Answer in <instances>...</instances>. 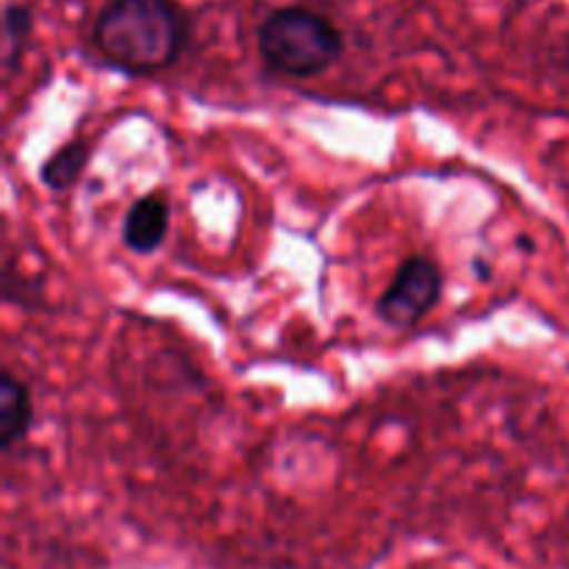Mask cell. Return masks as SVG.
<instances>
[{
	"mask_svg": "<svg viewBox=\"0 0 569 569\" xmlns=\"http://www.w3.org/2000/svg\"><path fill=\"white\" fill-rule=\"evenodd\" d=\"M92 42L111 67L150 76L176 64L187 42V17L172 0H109Z\"/></svg>",
	"mask_w": 569,
	"mask_h": 569,
	"instance_id": "cell-1",
	"label": "cell"
},
{
	"mask_svg": "<svg viewBox=\"0 0 569 569\" xmlns=\"http://www.w3.org/2000/svg\"><path fill=\"white\" fill-rule=\"evenodd\" d=\"M345 39L328 17L303 6H283L259 26V53L272 72L317 78L339 61Z\"/></svg>",
	"mask_w": 569,
	"mask_h": 569,
	"instance_id": "cell-2",
	"label": "cell"
},
{
	"mask_svg": "<svg viewBox=\"0 0 569 569\" xmlns=\"http://www.w3.org/2000/svg\"><path fill=\"white\" fill-rule=\"evenodd\" d=\"M442 298V270L428 256H409L378 298V317L389 328H411L433 311Z\"/></svg>",
	"mask_w": 569,
	"mask_h": 569,
	"instance_id": "cell-3",
	"label": "cell"
},
{
	"mask_svg": "<svg viewBox=\"0 0 569 569\" xmlns=\"http://www.w3.org/2000/svg\"><path fill=\"white\" fill-rule=\"evenodd\" d=\"M167 231H170V203L161 192H150L128 209L122 222V242L133 253L148 256L164 242Z\"/></svg>",
	"mask_w": 569,
	"mask_h": 569,
	"instance_id": "cell-4",
	"label": "cell"
},
{
	"mask_svg": "<svg viewBox=\"0 0 569 569\" xmlns=\"http://www.w3.org/2000/svg\"><path fill=\"white\" fill-rule=\"evenodd\" d=\"M31 422V389L14 372L3 370V376H0V448H3V453H11L17 445L26 442Z\"/></svg>",
	"mask_w": 569,
	"mask_h": 569,
	"instance_id": "cell-5",
	"label": "cell"
},
{
	"mask_svg": "<svg viewBox=\"0 0 569 569\" xmlns=\"http://www.w3.org/2000/svg\"><path fill=\"white\" fill-rule=\"evenodd\" d=\"M87 161H89V144L81 142V139H76V142L61 144V148L44 161L39 176H42V183L48 189H53V192H64V189H70L72 183L81 178Z\"/></svg>",
	"mask_w": 569,
	"mask_h": 569,
	"instance_id": "cell-6",
	"label": "cell"
},
{
	"mask_svg": "<svg viewBox=\"0 0 569 569\" xmlns=\"http://www.w3.org/2000/svg\"><path fill=\"white\" fill-rule=\"evenodd\" d=\"M33 31V14L28 6L9 3L3 11V81L9 83L20 64L26 44Z\"/></svg>",
	"mask_w": 569,
	"mask_h": 569,
	"instance_id": "cell-7",
	"label": "cell"
}]
</instances>
